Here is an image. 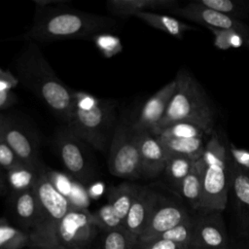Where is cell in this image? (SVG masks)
Segmentation results:
<instances>
[{
	"label": "cell",
	"mask_w": 249,
	"mask_h": 249,
	"mask_svg": "<svg viewBox=\"0 0 249 249\" xmlns=\"http://www.w3.org/2000/svg\"><path fill=\"white\" fill-rule=\"evenodd\" d=\"M119 23L111 17L82 12L63 5L37 6L32 25L24 37L43 42L89 40L117 28Z\"/></svg>",
	"instance_id": "1"
},
{
	"label": "cell",
	"mask_w": 249,
	"mask_h": 249,
	"mask_svg": "<svg viewBox=\"0 0 249 249\" xmlns=\"http://www.w3.org/2000/svg\"><path fill=\"white\" fill-rule=\"evenodd\" d=\"M16 71L19 82L58 118L68 123L72 112V91L55 75L40 49L29 42L18 53Z\"/></svg>",
	"instance_id": "2"
},
{
	"label": "cell",
	"mask_w": 249,
	"mask_h": 249,
	"mask_svg": "<svg viewBox=\"0 0 249 249\" xmlns=\"http://www.w3.org/2000/svg\"><path fill=\"white\" fill-rule=\"evenodd\" d=\"M72 112L68 127L81 140L104 151L115 129L116 102L100 99L85 91H72Z\"/></svg>",
	"instance_id": "3"
},
{
	"label": "cell",
	"mask_w": 249,
	"mask_h": 249,
	"mask_svg": "<svg viewBox=\"0 0 249 249\" xmlns=\"http://www.w3.org/2000/svg\"><path fill=\"white\" fill-rule=\"evenodd\" d=\"M176 89L159 124L150 131L156 134L175 123H191L204 129L209 135L214 131V112L209 100L193 75L180 69L175 77Z\"/></svg>",
	"instance_id": "4"
},
{
	"label": "cell",
	"mask_w": 249,
	"mask_h": 249,
	"mask_svg": "<svg viewBox=\"0 0 249 249\" xmlns=\"http://www.w3.org/2000/svg\"><path fill=\"white\" fill-rule=\"evenodd\" d=\"M202 177V199L199 211L225 210L230 194L232 160L228 147L213 131L199 159Z\"/></svg>",
	"instance_id": "5"
},
{
	"label": "cell",
	"mask_w": 249,
	"mask_h": 249,
	"mask_svg": "<svg viewBox=\"0 0 249 249\" xmlns=\"http://www.w3.org/2000/svg\"><path fill=\"white\" fill-rule=\"evenodd\" d=\"M98 231L91 212L85 208L72 207L51 231L31 237L29 247L89 249Z\"/></svg>",
	"instance_id": "6"
},
{
	"label": "cell",
	"mask_w": 249,
	"mask_h": 249,
	"mask_svg": "<svg viewBox=\"0 0 249 249\" xmlns=\"http://www.w3.org/2000/svg\"><path fill=\"white\" fill-rule=\"evenodd\" d=\"M108 168L119 178L134 180L142 177L137 132L124 119L115 125L109 146Z\"/></svg>",
	"instance_id": "7"
},
{
	"label": "cell",
	"mask_w": 249,
	"mask_h": 249,
	"mask_svg": "<svg viewBox=\"0 0 249 249\" xmlns=\"http://www.w3.org/2000/svg\"><path fill=\"white\" fill-rule=\"evenodd\" d=\"M33 191L39 205L40 219L36 228L29 233L30 238L51 231L73 207L69 199L55 187L45 168L42 170Z\"/></svg>",
	"instance_id": "8"
},
{
	"label": "cell",
	"mask_w": 249,
	"mask_h": 249,
	"mask_svg": "<svg viewBox=\"0 0 249 249\" xmlns=\"http://www.w3.org/2000/svg\"><path fill=\"white\" fill-rule=\"evenodd\" d=\"M54 141L59 158L67 171L82 183L89 182L95 171L83 140L66 127L56 133Z\"/></svg>",
	"instance_id": "9"
},
{
	"label": "cell",
	"mask_w": 249,
	"mask_h": 249,
	"mask_svg": "<svg viewBox=\"0 0 249 249\" xmlns=\"http://www.w3.org/2000/svg\"><path fill=\"white\" fill-rule=\"evenodd\" d=\"M191 215L192 213L184 204L162 197L160 195L149 222L139 237L138 249H143L150 241L182 223Z\"/></svg>",
	"instance_id": "10"
},
{
	"label": "cell",
	"mask_w": 249,
	"mask_h": 249,
	"mask_svg": "<svg viewBox=\"0 0 249 249\" xmlns=\"http://www.w3.org/2000/svg\"><path fill=\"white\" fill-rule=\"evenodd\" d=\"M191 249H230L227 229L219 211H198Z\"/></svg>",
	"instance_id": "11"
},
{
	"label": "cell",
	"mask_w": 249,
	"mask_h": 249,
	"mask_svg": "<svg viewBox=\"0 0 249 249\" xmlns=\"http://www.w3.org/2000/svg\"><path fill=\"white\" fill-rule=\"evenodd\" d=\"M1 138L13 149L20 161L26 165L44 167L40 161L37 141L22 125L0 115Z\"/></svg>",
	"instance_id": "12"
},
{
	"label": "cell",
	"mask_w": 249,
	"mask_h": 249,
	"mask_svg": "<svg viewBox=\"0 0 249 249\" xmlns=\"http://www.w3.org/2000/svg\"><path fill=\"white\" fill-rule=\"evenodd\" d=\"M170 12L178 17L187 18L205 27H214L219 29H233L247 37L249 35V26L241 20L222 14L218 11L205 7L196 0L184 7H175Z\"/></svg>",
	"instance_id": "13"
},
{
	"label": "cell",
	"mask_w": 249,
	"mask_h": 249,
	"mask_svg": "<svg viewBox=\"0 0 249 249\" xmlns=\"http://www.w3.org/2000/svg\"><path fill=\"white\" fill-rule=\"evenodd\" d=\"M176 89L175 79L164 85L142 106L132 128L135 132L151 131L163 117L168 103Z\"/></svg>",
	"instance_id": "14"
},
{
	"label": "cell",
	"mask_w": 249,
	"mask_h": 249,
	"mask_svg": "<svg viewBox=\"0 0 249 249\" xmlns=\"http://www.w3.org/2000/svg\"><path fill=\"white\" fill-rule=\"evenodd\" d=\"M8 209L15 227L30 233L38 225L40 210L33 189L18 193H10Z\"/></svg>",
	"instance_id": "15"
},
{
	"label": "cell",
	"mask_w": 249,
	"mask_h": 249,
	"mask_svg": "<svg viewBox=\"0 0 249 249\" xmlns=\"http://www.w3.org/2000/svg\"><path fill=\"white\" fill-rule=\"evenodd\" d=\"M160 194L148 186H139L137 195L124 219V227L138 238L144 231L152 212L159 200Z\"/></svg>",
	"instance_id": "16"
},
{
	"label": "cell",
	"mask_w": 249,
	"mask_h": 249,
	"mask_svg": "<svg viewBox=\"0 0 249 249\" xmlns=\"http://www.w3.org/2000/svg\"><path fill=\"white\" fill-rule=\"evenodd\" d=\"M142 177L155 178L163 173L168 154L160 141L151 132H137Z\"/></svg>",
	"instance_id": "17"
},
{
	"label": "cell",
	"mask_w": 249,
	"mask_h": 249,
	"mask_svg": "<svg viewBox=\"0 0 249 249\" xmlns=\"http://www.w3.org/2000/svg\"><path fill=\"white\" fill-rule=\"evenodd\" d=\"M230 194L233 201L238 230L241 235L249 238V172L239 168L233 162Z\"/></svg>",
	"instance_id": "18"
},
{
	"label": "cell",
	"mask_w": 249,
	"mask_h": 249,
	"mask_svg": "<svg viewBox=\"0 0 249 249\" xmlns=\"http://www.w3.org/2000/svg\"><path fill=\"white\" fill-rule=\"evenodd\" d=\"M176 0H110L107 9L118 17H134L137 13L149 12L148 10L167 9L176 7Z\"/></svg>",
	"instance_id": "19"
},
{
	"label": "cell",
	"mask_w": 249,
	"mask_h": 249,
	"mask_svg": "<svg viewBox=\"0 0 249 249\" xmlns=\"http://www.w3.org/2000/svg\"><path fill=\"white\" fill-rule=\"evenodd\" d=\"M177 195L182 197L194 212H198L202 199V177L199 159L195 160L190 172L182 181Z\"/></svg>",
	"instance_id": "20"
},
{
	"label": "cell",
	"mask_w": 249,
	"mask_h": 249,
	"mask_svg": "<svg viewBox=\"0 0 249 249\" xmlns=\"http://www.w3.org/2000/svg\"><path fill=\"white\" fill-rule=\"evenodd\" d=\"M140 185L131 182H123L110 188L108 192V202L117 216L124 222L129 208L137 195Z\"/></svg>",
	"instance_id": "21"
},
{
	"label": "cell",
	"mask_w": 249,
	"mask_h": 249,
	"mask_svg": "<svg viewBox=\"0 0 249 249\" xmlns=\"http://www.w3.org/2000/svg\"><path fill=\"white\" fill-rule=\"evenodd\" d=\"M134 17L146 22L148 25L160 29L171 36L178 39H182L187 31L193 30L194 27L166 15L157 14L153 12H141L137 13Z\"/></svg>",
	"instance_id": "22"
},
{
	"label": "cell",
	"mask_w": 249,
	"mask_h": 249,
	"mask_svg": "<svg viewBox=\"0 0 249 249\" xmlns=\"http://www.w3.org/2000/svg\"><path fill=\"white\" fill-rule=\"evenodd\" d=\"M44 167H35L21 163L20 165L6 171L7 184L10 193H18L32 190Z\"/></svg>",
	"instance_id": "23"
},
{
	"label": "cell",
	"mask_w": 249,
	"mask_h": 249,
	"mask_svg": "<svg viewBox=\"0 0 249 249\" xmlns=\"http://www.w3.org/2000/svg\"><path fill=\"white\" fill-rule=\"evenodd\" d=\"M156 137L160 141L168 155L185 157L193 160L200 159L206 144L205 138L173 139Z\"/></svg>",
	"instance_id": "24"
},
{
	"label": "cell",
	"mask_w": 249,
	"mask_h": 249,
	"mask_svg": "<svg viewBox=\"0 0 249 249\" xmlns=\"http://www.w3.org/2000/svg\"><path fill=\"white\" fill-rule=\"evenodd\" d=\"M194 162L195 160L185 157L168 155L163 173L167 185L174 193L177 194L182 181L190 172Z\"/></svg>",
	"instance_id": "25"
},
{
	"label": "cell",
	"mask_w": 249,
	"mask_h": 249,
	"mask_svg": "<svg viewBox=\"0 0 249 249\" xmlns=\"http://www.w3.org/2000/svg\"><path fill=\"white\" fill-rule=\"evenodd\" d=\"M100 249H138V238L123 226L116 230L102 232Z\"/></svg>",
	"instance_id": "26"
},
{
	"label": "cell",
	"mask_w": 249,
	"mask_h": 249,
	"mask_svg": "<svg viewBox=\"0 0 249 249\" xmlns=\"http://www.w3.org/2000/svg\"><path fill=\"white\" fill-rule=\"evenodd\" d=\"M29 233L6 222L0 225V249H25L29 247Z\"/></svg>",
	"instance_id": "27"
},
{
	"label": "cell",
	"mask_w": 249,
	"mask_h": 249,
	"mask_svg": "<svg viewBox=\"0 0 249 249\" xmlns=\"http://www.w3.org/2000/svg\"><path fill=\"white\" fill-rule=\"evenodd\" d=\"M201 5L240 20L249 17V1L241 0H196Z\"/></svg>",
	"instance_id": "28"
},
{
	"label": "cell",
	"mask_w": 249,
	"mask_h": 249,
	"mask_svg": "<svg viewBox=\"0 0 249 249\" xmlns=\"http://www.w3.org/2000/svg\"><path fill=\"white\" fill-rule=\"evenodd\" d=\"M154 135L161 138L193 139V138H205V136L209 134L204 129H202L201 127H199L195 124L181 122V123H175L160 130Z\"/></svg>",
	"instance_id": "29"
},
{
	"label": "cell",
	"mask_w": 249,
	"mask_h": 249,
	"mask_svg": "<svg viewBox=\"0 0 249 249\" xmlns=\"http://www.w3.org/2000/svg\"><path fill=\"white\" fill-rule=\"evenodd\" d=\"M195 227H196V214L194 213L189 218L184 220L182 223L164 231L163 233H161L156 238L167 239L176 243L188 245L191 248V244L194 238Z\"/></svg>",
	"instance_id": "30"
},
{
	"label": "cell",
	"mask_w": 249,
	"mask_h": 249,
	"mask_svg": "<svg viewBox=\"0 0 249 249\" xmlns=\"http://www.w3.org/2000/svg\"><path fill=\"white\" fill-rule=\"evenodd\" d=\"M214 36V46L218 50L227 51L232 48H241L245 46L246 37L233 29H219L206 27Z\"/></svg>",
	"instance_id": "31"
},
{
	"label": "cell",
	"mask_w": 249,
	"mask_h": 249,
	"mask_svg": "<svg viewBox=\"0 0 249 249\" xmlns=\"http://www.w3.org/2000/svg\"><path fill=\"white\" fill-rule=\"evenodd\" d=\"M92 217L96 227L102 232L110 231L124 226V222L117 216L112 206L106 203L92 212Z\"/></svg>",
	"instance_id": "32"
},
{
	"label": "cell",
	"mask_w": 249,
	"mask_h": 249,
	"mask_svg": "<svg viewBox=\"0 0 249 249\" xmlns=\"http://www.w3.org/2000/svg\"><path fill=\"white\" fill-rule=\"evenodd\" d=\"M21 163L22 162L13 149L2 138H0V167L5 171H9Z\"/></svg>",
	"instance_id": "33"
},
{
	"label": "cell",
	"mask_w": 249,
	"mask_h": 249,
	"mask_svg": "<svg viewBox=\"0 0 249 249\" xmlns=\"http://www.w3.org/2000/svg\"><path fill=\"white\" fill-rule=\"evenodd\" d=\"M228 149L232 162L239 168L249 172V151L236 147L232 143H230Z\"/></svg>",
	"instance_id": "34"
},
{
	"label": "cell",
	"mask_w": 249,
	"mask_h": 249,
	"mask_svg": "<svg viewBox=\"0 0 249 249\" xmlns=\"http://www.w3.org/2000/svg\"><path fill=\"white\" fill-rule=\"evenodd\" d=\"M143 249H191L190 246L163 238H156L146 244Z\"/></svg>",
	"instance_id": "35"
},
{
	"label": "cell",
	"mask_w": 249,
	"mask_h": 249,
	"mask_svg": "<svg viewBox=\"0 0 249 249\" xmlns=\"http://www.w3.org/2000/svg\"><path fill=\"white\" fill-rule=\"evenodd\" d=\"M17 101V96L13 90L0 89V111L9 108Z\"/></svg>",
	"instance_id": "36"
},
{
	"label": "cell",
	"mask_w": 249,
	"mask_h": 249,
	"mask_svg": "<svg viewBox=\"0 0 249 249\" xmlns=\"http://www.w3.org/2000/svg\"><path fill=\"white\" fill-rule=\"evenodd\" d=\"M9 192L8 184H7V176L6 171L0 167V196L5 195Z\"/></svg>",
	"instance_id": "37"
},
{
	"label": "cell",
	"mask_w": 249,
	"mask_h": 249,
	"mask_svg": "<svg viewBox=\"0 0 249 249\" xmlns=\"http://www.w3.org/2000/svg\"><path fill=\"white\" fill-rule=\"evenodd\" d=\"M9 220L7 219V218H5V217H0V225L1 224H3V223H6V222H8Z\"/></svg>",
	"instance_id": "38"
},
{
	"label": "cell",
	"mask_w": 249,
	"mask_h": 249,
	"mask_svg": "<svg viewBox=\"0 0 249 249\" xmlns=\"http://www.w3.org/2000/svg\"><path fill=\"white\" fill-rule=\"evenodd\" d=\"M245 46H247L249 48V35L246 37V42H245Z\"/></svg>",
	"instance_id": "39"
},
{
	"label": "cell",
	"mask_w": 249,
	"mask_h": 249,
	"mask_svg": "<svg viewBox=\"0 0 249 249\" xmlns=\"http://www.w3.org/2000/svg\"><path fill=\"white\" fill-rule=\"evenodd\" d=\"M25 249H46V248H39V247H27Z\"/></svg>",
	"instance_id": "40"
},
{
	"label": "cell",
	"mask_w": 249,
	"mask_h": 249,
	"mask_svg": "<svg viewBox=\"0 0 249 249\" xmlns=\"http://www.w3.org/2000/svg\"><path fill=\"white\" fill-rule=\"evenodd\" d=\"M0 138H1V127H0Z\"/></svg>",
	"instance_id": "41"
}]
</instances>
